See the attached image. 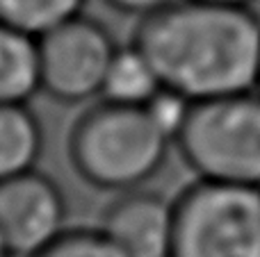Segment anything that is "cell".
Returning a JSON list of instances; mask_svg holds the SVG:
<instances>
[{"label":"cell","instance_id":"cell-8","mask_svg":"<svg viewBox=\"0 0 260 257\" xmlns=\"http://www.w3.org/2000/svg\"><path fill=\"white\" fill-rule=\"evenodd\" d=\"M39 91V39L0 23V103L27 105Z\"/></svg>","mask_w":260,"mask_h":257},{"label":"cell","instance_id":"cell-7","mask_svg":"<svg viewBox=\"0 0 260 257\" xmlns=\"http://www.w3.org/2000/svg\"><path fill=\"white\" fill-rule=\"evenodd\" d=\"M101 230L126 257H169L174 200L146 187L119 194L105 209Z\"/></svg>","mask_w":260,"mask_h":257},{"label":"cell","instance_id":"cell-5","mask_svg":"<svg viewBox=\"0 0 260 257\" xmlns=\"http://www.w3.org/2000/svg\"><path fill=\"white\" fill-rule=\"evenodd\" d=\"M119 44L112 32L85 14L39 36L41 91L64 105L101 96Z\"/></svg>","mask_w":260,"mask_h":257},{"label":"cell","instance_id":"cell-6","mask_svg":"<svg viewBox=\"0 0 260 257\" xmlns=\"http://www.w3.org/2000/svg\"><path fill=\"white\" fill-rule=\"evenodd\" d=\"M67 196L39 168L0 185V237L12 257H32L67 230Z\"/></svg>","mask_w":260,"mask_h":257},{"label":"cell","instance_id":"cell-9","mask_svg":"<svg viewBox=\"0 0 260 257\" xmlns=\"http://www.w3.org/2000/svg\"><path fill=\"white\" fill-rule=\"evenodd\" d=\"M44 127L27 105L0 103V185L37 168Z\"/></svg>","mask_w":260,"mask_h":257},{"label":"cell","instance_id":"cell-15","mask_svg":"<svg viewBox=\"0 0 260 257\" xmlns=\"http://www.w3.org/2000/svg\"><path fill=\"white\" fill-rule=\"evenodd\" d=\"M206 3H217V5H231V7H251L253 0H206Z\"/></svg>","mask_w":260,"mask_h":257},{"label":"cell","instance_id":"cell-1","mask_svg":"<svg viewBox=\"0 0 260 257\" xmlns=\"http://www.w3.org/2000/svg\"><path fill=\"white\" fill-rule=\"evenodd\" d=\"M133 44L162 89L189 103L258 91L260 18L251 7L171 0L139 18Z\"/></svg>","mask_w":260,"mask_h":257},{"label":"cell","instance_id":"cell-13","mask_svg":"<svg viewBox=\"0 0 260 257\" xmlns=\"http://www.w3.org/2000/svg\"><path fill=\"white\" fill-rule=\"evenodd\" d=\"M146 109H148L153 121L171 137V141H176L180 127H183L185 121H187V114H189V109H192V103L185 100L183 96L174 94V91L162 89L160 94L146 105Z\"/></svg>","mask_w":260,"mask_h":257},{"label":"cell","instance_id":"cell-11","mask_svg":"<svg viewBox=\"0 0 260 257\" xmlns=\"http://www.w3.org/2000/svg\"><path fill=\"white\" fill-rule=\"evenodd\" d=\"M85 5L87 0H0V23L39 39L82 16Z\"/></svg>","mask_w":260,"mask_h":257},{"label":"cell","instance_id":"cell-2","mask_svg":"<svg viewBox=\"0 0 260 257\" xmlns=\"http://www.w3.org/2000/svg\"><path fill=\"white\" fill-rule=\"evenodd\" d=\"M171 146V137L153 121L146 107L101 100L73 123L69 157L87 185L126 194L142 189L162 171Z\"/></svg>","mask_w":260,"mask_h":257},{"label":"cell","instance_id":"cell-17","mask_svg":"<svg viewBox=\"0 0 260 257\" xmlns=\"http://www.w3.org/2000/svg\"><path fill=\"white\" fill-rule=\"evenodd\" d=\"M258 91H260V80H258Z\"/></svg>","mask_w":260,"mask_h":257},{"label":"cell","instance_id":"cell-14","mask_svg":"<svg viewBox=\"0 0 260 257\" xmlns=\"http://www.w3.org/2000/svg\"><path fill=\"white\" fill-rule=\"evenodd\" d=\"M103 3L119 14L144 18V16H148V14L162 9L165 5H169L171 0H103Z\"/></svg>","mask_w":260,"mask_h":257},{"label":"cell","instance_id":"cell-10","mask_svg":"<svg viewBox=\"0 0 260 257\" xmlns=\"http://www.w3.org/2000/svg\"><path fill=\"white\" fill-rule=\"evenodd\" d=\"M160 91V77L142 50L133 41L119 46L105 73L101 100L126 107H146Z\"/></svg>","mask_w":260,"mask_h":257},{"label":"cell","instance_id":"cell-16","mask_svg":"<svg viewBox=\"0 0 260 257\" xmlns=\"http://www.w3.org/2000/svg\"><path fill=\"white\" fill-rule=\"evenodd\" d=\"M0 257H12V255H9V250H7V246H5L3 237H0Z\"/></svg>","mask_w":260,"mask_h":257},{"label":"cell","instance_id":"cell-12","mask_svg":"<svg viewBox=\"0 0 260 257\" xmlns=\"http://www.w3.org/2000/svg\"><path fill=\"white\" fill-rule=\"evenodd\" d=\"M32 257H126L101 228H67Z\"/></svg>","mask_w":260,"mask_h":257},{"label":"cell","instance_id":"cell-3","mask_svg":"<svg viewBox=\"0 0 260 257\" xmlns=\"http://www.w3.org/2000/svg\"><path fill=\"white\" fill-rule=\"evenodd\" d=\"M174 146L197 180L260 189V91L192 103Z\"/></svg>","mask_w":260,"mask_h":257},{"label":"cell","instance_id":"cell-4","mask_svg":"<svg viewBox=\"0 0 260 257\" xmlns=\"http://www.w3.org/2000/svg\"><path fill=\"white\" fill-rule=\"evenodd\" d=\"M169 257H260V189L192 182L174 200Z\"/></svg>","mask_w":260,"mask_h":257}]
</instances>
